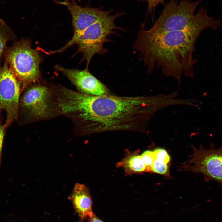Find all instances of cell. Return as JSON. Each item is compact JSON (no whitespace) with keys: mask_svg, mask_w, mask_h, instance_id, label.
<instances>
[{"mask_svg":"<svg viewBox=\"0 0 222 222\" xmlns=\"http://www.w3.org/2000/svg\"><path fill=\"white\" fill-rule=\"evenodd\" d=\"M56 94L60 114L72 122L79 135L146 130L150 98L89 95L61 85L57 86Z\"/></svg>","mask_w":222,"mask_h":222,"instance_id":"obj_1","label":"cell"},{"mask_svg":"<svg viewBox=\"0 0 222 222\" xmlns=\"http://www.w3.org/2000/svg\"><path fill=\"white\" fill-rule=\"evenodd\" d=\"M200 33L195 29L152 32L142 25L132 47L142 53L149 74L159 68L163 74L180 82L183 74L194 76L193 53Z\"/></svg>","mask_w":222,"mask_h":222,"instance_id":"obj_2","label":"cell"},{"mask_svg":"<svg viewBox=\"0 0 222 222\" xmlns=\"http://www.w3.org/2000/svg\"><path fill=\"white\" fill-rule=\"evenodd\" d=\"M22 92L17 120L20 124L50 119L60 115L55 87L36 84L29 85Z\"/></svg>","mask_w":222,"mask_h":222,"instance_id":"obj_3","label":"cell"},{"mask_svg":"<svg viewBox=\"0 0 222 222\" xmlns=\"http://www.w3.org/2000/svg\"><path fill=\"white\" fill-rule=\"evenodd\" d=\"M201 0H181L178 3L177 1L171 0L149 30L162 32L201 29L204 24V15L199 11L195 15L194 12Z\"/></svg>","mask_w":222,"mask_h":222,"instance_id":"obj_4","label":"cell"},{"mask_svg":"<svg viewBox=\"0 0 222 222\" xmlns=\"http://www.w3.org/2000/svg\"><path fill=\"white\" fill-rule=\"evenodd\" d=\"M118 12L101 20L90 26L78 34L73 35L72 39L64 46L52 53L60 52L73 45L78 47L77 51L83 54V60L87 62L86 68L92 57L95 55L103 54L106 50L104 44L109 41L108 36L115 32V29L119 28L115 24L114 21L122 15Z\"/></svg>","mask_w":222,"mask_h":222,"instance_id":"obj_5","label":"cell"},{"mask_svg":"<svg viewBox=\"0 0 222 222\" xmlns=\"http://www.w3.org/2000/svg\"><path fill=\"white\" fill-rule=\"evenodd\" d=\"M4 55L10 69L21 83V93L28 86L39 80L41 58L38 51L31 48L28 40L15 42L6 48Z\"/></svg>","mask_w":222,"mask_h":222,"instance_id":"obj_6","label":"cell"},{"mask_svg":"<svg viewBox=\"0 0 222 222\" xmlns=\"http://www.w3.org/2000/svg\"><path fill=\"white\" fill-rule=\"evenodd\" d=\"M193 154L191 159L183 164V170L202 173L207 181L214 180L222 185V146L216 149L212 142L210 148L200 145L198 148L192 146Z\"/></svg>","mask_w":222,"mask_h":222,"instance_id":"obj_7","label":"cell"},{"mask_svg":"<svg viewBox=\"0 0 222 222\" xmlns=\"http://www.w3.org/2000/svg\"><path fill=\"white\" fill-rule=\"evenodd\" d=\"M21 84L10 69L6 61L0 66V116L2 110H5L6 119L4 124L6 129L17 121Z\"/></svg>","mask_w":222,"mask_h":222,"instance_id":"obj_8","label":"cell"},{"mask_svg":"<svg viewBox=\"0 0 222 222\" xmlns=\"http://www.w3.org/2000/svg\"><path fill=\"white\" fill-rule=\"evenodd\" d=\"M56 68L61 72L83 93L95 96L111 95V91L102 82L91 73L88 68L83 70L67 69L57 65Z\"/></svg>","mask_w":222,"mask_h":222,"instance_id":"obj_9","label":"cell"},{"mask_svg":"<svg viewBox=\"0 0 222 222\" xmlns=\"http://www.w3.org/2000/svg\"><path fill=\"white\" fill-rule=\"evenodd\" d=\"M57 4L68 7L72 16L74 35H76L101 20L110 15L113 10H102L99 8L79 6L74 0L63 1L55 0Z\"/></svg>","mask_w":222,"mask_h":222,"instance_id":"obj_10","label":"cell"},{"mask_svg":"<svg viewBox=\"0 0 222 222\" xmlns=\"http://www.w3.org/2000/svg\"><path fill=\"white\" fill-rule=\"evenodd\" d=\"M79 217V221L88 219L94 213L92 210V201L88 188L85 185L76 183L72 193L68 197Z\"/></svg>","mask_w":222,"mask_h":222,"instance_id":"obj_11","label":"cell"},{"mask_svg":"<svg viewBox=\"0 0 222 222\" xmlns=\"http://www.w3.org/2000/svg\"><path fill=\"white\" fill-rule=\"evenodd\" d=\"M116 166L123 168L127 174L148 172L141 155L139 154V150L128 153L124 158L117 163Z\"/></svg>","mask_w":222,"mask_h":222,"instance_id":"obj_12","label":"cell"},{"mask_svg":"<svg viewBox=\"0 0 222 222\" xmlns=\"http://www.w3.org/2000/svg\"><path fill=\"white\" fill-rule=\"evenodd\" d=\"M154 153L155 159L150 167L151 172L170 177L171 158L168 152L164 149L160 148L156 150Z\"/></svg>","mask_w":222,"mask_h":222,"instance_id":"obj_13","label":"cell"},{"mask_svg":"<svg viewBox=\"0 0 222 222\" xmlns=\"http://www.w3.org/2000/svg\"><path fill=\"white\" fill-rule=\"evenodd\" d=\"M15 38L10 27L0 18V60L4 55L7 43L10 40L14 39Z\"/></svg>","mask_w":222,"mask_h":222,"instance_id":"obj_14","label":"cell"},{"mask_svg":"<svg viewBox=\"0 0 222 222\" xmlns=\"http://www.w3.org/2000/svg\"><path fill=\"white\" fill-rule=\"evenodd\" d=\"M141 156L147 166L148 172H151L150 167L155 159L154 151L150 150H146L141 154Z\"/></svg>","mask_w":222,"mask_h":222,"instance_id":"obj_15","label":"cell"},{"mask_svg":"<svg viewBox=\"0 0 222 222\" xmlns=\"http://www.w3.org/2000/svg\"><path fill=\"white\" fill-rule=\"evenodd\" d=\"M6 129L4 123H2L0 116V168L1 164L3 144Z\"/></svg>","mask_w":222,"mask_h":222,"instance_id":"obj_16","label":"cell"},{"mask_svg":"<svg viewBox=\"0 0 222 222\" xmlns=\"http://www.w3.org/2000/svg\"><path fill=\"white\" fill-rule=\"evenodd\" d=\"M148 4V11H150L154 10L156 7L159 4H163L164 0H146Z\"/></svg>","mask_w":222,"mask_h":222,"instance_id":"obj_17","label":"cell"},{"mask_svg":"<svg viewBox=\"0 0 222 222\" xmlns=\"http://www.w3.org/2000/svg\"><path fill=\"white\" fill-rule=\"evenodd\" d=\"M88 220V222H104L98 218L94 213Z\"/></svg>","mask_w":222,"mask_h":222,"instance_id":"obj_18","label":"cell"}]
</instances>
